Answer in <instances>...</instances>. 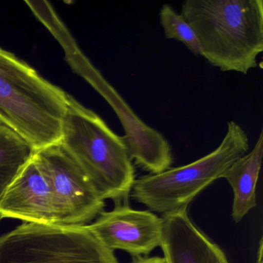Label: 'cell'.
<instances>
[{
  "label": "cell",
  "mask_w": 263,
  "mask_h": 263,
  "mask_svg": "<svg viewBox=\"0 0 263 263\" xmlns=\"http://www.w3.org/2000/svg\"><path fill=\"white\" fill-rule=\"evenodd\" d=\"M181 16L195 30L201 57L221 71L247 74L263 51L261 0H187Z\"/></svg>",
  "instance_id": "6da1fadb"
},
{
  "label": "cell",
  "mask_w": 263,
  "mask_h": 263,
  "mask_svg": "<svg viewBox=\"0 0 263 263\" xmlns=\"http://www.w3.org/2000/svg\"><path fill=\"white\" fill-rule=\"evenodd\" d=\"M59 143L104 201L127 203L136 178L124 136L69 95Z\"/></svg>",
  "instance_id": "7a4b0ae2"
},
{
  "label": "cell",
  "mask_w": 263,
  "mask_h": 263,
  "mask_svg": "<svg viewBox=\"0 0 263 263\" xmlns=\"http://www.w3.org/2000/svg\"><path fill=\"white\" fill-rule=\"evenodd\" d=\"M68 95L0 48V125L37 151L60 141Z\"/></svg>",
  "instance_id": "3957f363"
},
{
  "label": "cell",
  "mask_w": 263,
  "mask_h": 263,
  "mask_svg": "<svg viewBox=\"0 0 263 263\" xmlns=\"http://www.w3.org/2000/svg\"><path fill=\"white\" fill-rule=\"evenodd\" d=\"M249 149L247 134L235 121H229L224 138L213 152L186 165L135 179L130 196L163 216L187 210L194 198L221 178Z\"/></svg>",
  "instance_id": "277c9868"
},
{
  "label": "cell",
  "mask_w": 263,
  "mask_h": 263,
  "mask_svg": "<svg viewBox=\"0 0 263 263\" xmlns=\"http://www.w3.org/2000/svg\"><path fill=\"white\" fill-rule=\"evenodd\" d=\"M0 263H119L86 226L24 222L0 236Z\"/></svg>",
  "instance_id": "5b68a950"
},
{
  "label": "cell",
  "mask_w": 263,
  "mask_h": 263,
  "mask_svg": "<svg viewBox=\"0 0 263 263\" xmlns=\"http://www.w3.org/2000/svg\"><path fill=\"white\" fill-rule=\"evenodd\" d=\"M33 158L50 185L56 224L87 226L104 212L105 201L59 141L35 151Z\"/></svg>",
  "instance_id": "8992f818"
},
{
  "label": "cell",
  "mask_w": 263,
  "mask_h": 263,
  "mask_svg": "<svg viewBox=\"0 0 263 263\" xmlns=\"http://www.w3.org/2000/svg\"><path fill=\"white\" fill-rule=\"evenodd\" d=\"M82 67L86 79L116 113L135 164L153 175L170 168L174 160L172 146L164 135L144 123L88 60L83 59Z\"/></svg>",
  "instance_id": "52a82bcc"
},
{
  "label": "cell",
  "mask_w": 263,
  "mask_h": 263,
  "mask_svg": "<svg viewBox=\"0 0 263 263\" xmlns=\"http://www.w3.org/2000/svg\"><path fill=\"white\" fill-rule=\"evenodd\" d=\"M86 226L107 249L124 251L135 258L149 255L161 246L162 218L149 210H135L127 204L103 212Z\"/></svg>",
  "instance_id": "ba28073f"
},
{
  "label": "cell",
  "mask_w": 263,
  "mask_h": 263,
  "mask_svg": "<svg viewBox=\"0 0 263 263\" xmlns=\"http://www.w3.org/2000/svg\"><path fill=\"white\" fill-rule=\"evenodd\" d=\"M0 215L24 222L56 224L50 185L33 156L0 198Z\"/></svg>",
  "instance_id": "9c48e42d"
},
{
  "label": "cell",
  "mask_w": 263,
  "mask_h": 263,
  "mask_svg": "<svg viewBox=\"0 0 263 263\" xmlns=\"http://www.w3.org/2000/svg\"><path fill=\"white\" fill-rule=\"evenodd\" d=\"M166 263H229L222 249L191 221L187 210L162 217Z\"/></svg>",
  "instance_id": "30bf717a"
},
{
  "label": "cell",
  "mask_w": 263,
  "mask_h": 263,
  "mask_svg": "<svg viewBox=\"0 0 263 263\" xmlns=\"http://www.w3.org/2000/svg\"><path fill=\"white\" fill-rule=\"evenodd\" d=\"M263 155V130L249 154L235 161L221 178L227 180L233 190L232 217L238 223L256 206V184Z\"/></svg>",
  "instance_id": "8fae6325"
},
{
  "label": "cell",
  "mask_w": 263,
  "mask_h": 263,
  "mask_svg": "<svg viewBox=\"0 0 263 263\" xmlns=\"http://www.w3.org/2000/svg\"><path fill=\"white\" fill-rule=\"evenodd\" d=\"M34 152L16 132L0 125V198Z\"/></svg>",
  "instance_id": "7c38bea8"
},
{
  "label": "cell",
  "mask_w": 263,
  "mask_h": 263,
  "mask_svg": "<svg viewBox=\"0 0 263 263\" xmlns=\"http://www.w3.org/2000/svg\"><path fill=\"white\" fill-rule=\"evenodd\" d=\"M159 15L161 27L167 39L180 41L194 54L201 56L198 36L181 14H178L171 6L165 4L161 7Z\"/></svg>",
  "instance_id": "4fadbf2b"
},
{
  "label": "cell",
  "mask_w": 263,
  "mask_h": 263,
  "mask_svg": "<svg viewBox=\"0 0 263 263\" xmlns=\"http://www.w3.org/2000/svg\"><path fill=\"white\" fill-rule=\"evenodd\" d=\"M132 263H166L164 257H138Z\"/></svg>",
  "instance_id": "5bb4252c"
},
{
  "label": "cell",
  "mask_w": 263,
  "mask_h": 263,
  "mask_svg": "<svg viewBox=\"0 0 263 263\" xmlns=\"http://www.w3.org/2000/svg\"><path fill=\"white\" fill-rule=\"evenodd\" d=\"M258 258H257V263H262V240L260 241L259 248H258Z\"/></svg>",
  "instance_id": "9a60e30c"
},
{
  "label": "cell",
  "mask_w": 263,
  "mask_h": 263,
  "mask_svg": "<svg viewBox=\"0 0 263 263\" xmlns=\"http://www.w3.org/2000/svg\"><path fill=\"white\" fill-rule=\"evenodd\" d=\"M3 218H3L2 215H0V221H1V220H2Z\"/></svg>",
  "instance_id": "2e32d148"
}]
</instances>
